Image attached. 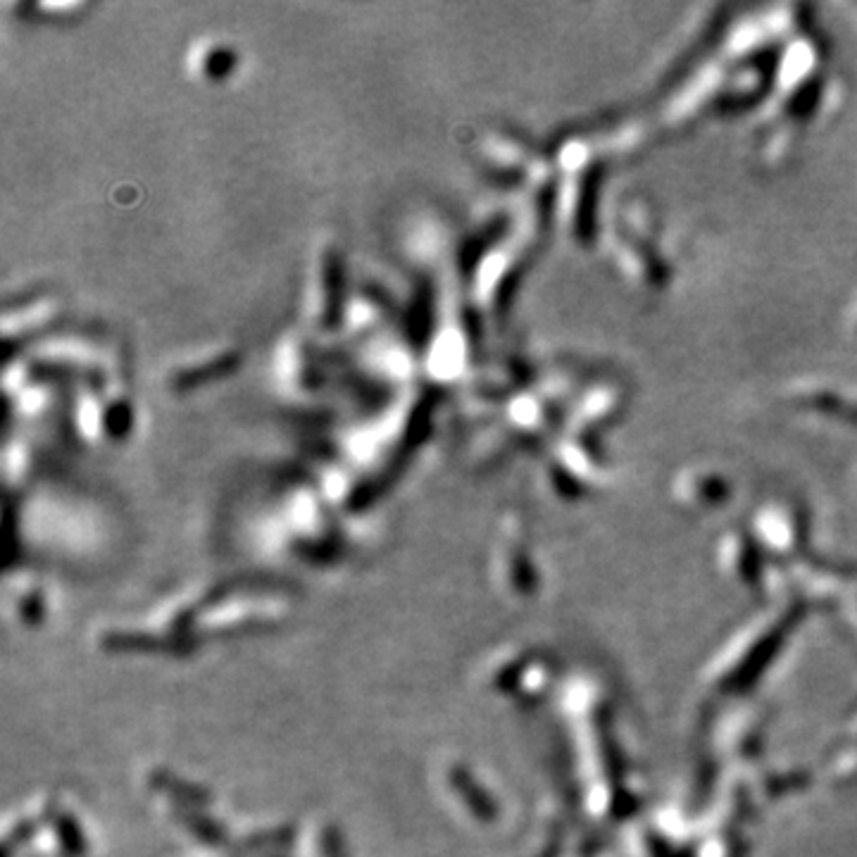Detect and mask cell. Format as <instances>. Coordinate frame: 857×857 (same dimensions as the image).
<instances>
[{
  "label": "cell",
  "instance_id": "cell-1",
  "mask_svg": "<svg viewBox=\"0 0 857 857\" xmlns=\"http://www.w3.org/2000/svg\"><path fill=\"white\" fill-rule=\"evenodd\" d=\"M790 406L822 417H832L834 422L857 425V396L846 391L844 386L829 384H803L790 391Z\"/></svg>",
  "mask_w": 857,
  "mask_h": 857
},
{
  "label": "cell",
  "instance_id": "cell-2",
  "mask_svg": "<svg viewBox=\"0 0 857 857\" xmlns=\"http://www.w3.org/2000/svg\"><path fill=\"white\" fill-rule=\"evenodd\" d=\"M624 406V394L614 386H603L595 391V400H584L579 406V419L591 425V429L598 422H608L614 415H618Z\"/></svg>",
  "mask_w": 857,
  "mask_h": 857
},
{
  "label": "cell",
  "instance_id": "cell-3",
  "mask_svg": "<svg viewBox=\"0 0 857 857\" xmlns=\"http://www.w3.org/2000/svg\"><path fill=\"white\" fill-rule=\"evenodd\" d=\"M848 325H850V331H853V336L857 338V303H855V307H853V313H850Z\"/></svg>",
  "mask_w": 857,
  "mask_h": 857
}]
</instances>
